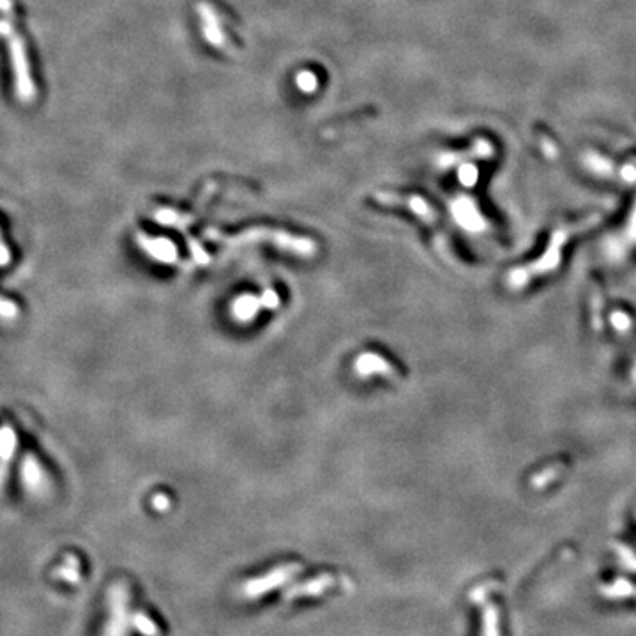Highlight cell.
<instances>
[{
	"label": "cell",
	"mask_w": 636,
	"mask_h": 636,
	"mask_svg": "<svg viewBox=\"0 0 636 636\" xmlns=\"http://www.w3.org/2000/svg\"><path fill=\"white\" fill-rule=\"evenodd\" d=\"M131 625L138 632H142L143 636H159V628L156 625V622L150 617H147L145 613L138 611L131 617Z\"/></svg>",
	"instance_id": "5bb4252c"
},
{
	"label": "cell",
	"mask_w": 636,
	"mask_h": 636,
	"mask_svg": "<svg viewBox=\"0 0 636 636\" xmlns=\"http://www.w3.org/2000/svg\"><path fill=\"white\" fill-rule=\"evenodd\" d=\"M377 200L382 202V204H400L407 205L417 216H421L426 221H432L433 219V209L429 207L428 202L421 197H400V195H391V193H379L377 195Z\"/></svg>",
	"instance_id": "9c48e42d"
},
{
	"label": "cell",
	"mask_w": 636,
	"mask_h": 636,
	"mask_svg": "<svg viewBox=\"0 0 636 636\" xmlns=\"http://www.w3.org/2000/svg\"><path fill=\"white\" fill-rule=\"evenodd\" d=\"M300 569H302V568H300V564L279 565V568H276L274 571H271V573H269V575H265V576H262V578H257V580H251V582H247L246 585H244V589H243L244 596H246V597L262 596V594L267 592V590H272V589H276V587L281 585V583L288 582V580L292 578V576L299 575Z\"/></svg>",
	"instance_id": "5b68a950"
},
{
	"label": "cell",
	"mask_w": 636,
	"mask_h": 636,
	"mask_svg": "<svg viewBox=\"0 0 636 636\" xmlns=\"http://www.w3.org/2000/svg\"><path fill=\"white\" fill-rule=\"evenodd\" d=\"M136 240H138V246L154 260L163 262V264H173L177 260V247L169 239H154L145 233H138Z\"/></svg>",
	"instance_id": "8992f818"
},
{
	"label": "cell",
	"mask_w": 636,
	"mask_h": 636,
	"mask_svg": "<svg viewBox=\"0 0 636 636\" xmlns=\"http://www.w3.org/2000/svg\"><path fill=\"white\" fill-rule=\"evenodd\" d=\"M336 585V578L333 575H320L313 580H307V582L299 583V585L292 587L286 594V599H295V597H313L320 596L326 590L333 589Z\"/></svg>",
	"instance_id": "52a82bcc"
},
{
	"label": "cell",
	"mask_w": 636,
	"mask_h": 636,
	"mask_svg": "<svg viewBox=\"0 0 636 636\" xmlns=\"http://www.w3.org/2000/svg\"><path fill=\"white\" fill-rule=\"evenodd\" d=\"M355 369L361 377H369V375H386L391 377L394 375V368L380 355L372 354V352H366V354L359 355V359L355 361Z\"/></svg>",
	"instance_id": "30bf717a"
},
{
	"label": "cell",
	"mask_w": 636,
	"mask_h": 636,
	"mask_svg": "<svg viewBox=\"0 0 636 636\" xmlns=\"http://www.w3.org/2000/svg\"><path fill=\"white\" fill-rule=\"evenodd\" d=\"M260 306H262L260 297L243 295L232 304V313L237 320H240V322H250V320H253V318L257 317Z\"/></svg>",
	"instance_id": "7c38bea8"
},
{
	"label": "cell",
	"mask_w": 636,
	"mask_h": 636,
	"mask_svg": "<svg viewBox=\"0 0 636 636\" xmlns=\"http://www.w3.org/2000/svg\"><path fill=\"white\" fill-rule=\"evenodd\" d=\"M262 300V306L269 307V310H274V307L279 306V297L274 290H265L264 295L260 297Z\"/></svg>",
	"instance_id": "e0dca14e"
},
{
	"label": "cell",
	"mask_w": 636,
	"mask_h": 636,
	"mask_svg": "<svg viewBox=\"0 0 636 636\" xmlns=\"http://www.w3.org/2000/svg\"><path fill=\"white\" fill-rule=\"evenodd\" d=\"M9 262H11V251H9L8 244L4 243V239L0 236V267H6Z\"/></svg>",
	"instance_id": "d6986e66"
},
{
	"label": "cell",
	"mask_w": 636,
	"mask_h": 636,
	"mask_svg": "<svg viewBox=\"0 0 636 636\" xmlns=\"http://www.w3.org/2000/svg\"><path fill=\"white\" fill-rule=\"evenodd\" d=\"M82 575V568H80V561L75 555H68L64 558V562L61 564V568L57 569V576L61 580L68 583H76Z\"/></svg>",
	"instance_id": "4fadbf2b"
},
{
	"label": "cell",
	"mask_w": 636,
	"mask_h": 636,
	"mask_svg": "<svg viewBox=\"0 0 636 636\" xmlns=\"http://www.w3.org/2000/svg\"><path fill=\"white\" fill-rule=\"evenodd\" d=\"M198 9H200V13H202V20H204L205 37L211 41V44H216V47H225V36H223V32L219 30V27H218V16H216L214 9H212L209 4H205V2H202V4L198 6Z\"/></svg>",
	"instance_id": "8fae6325"
},
{
	"label": "cell",
	"mask_w": 636,
	"mask_h": 636,
	"mask_svg": "<svg viewBox=\"0 0 636 636\" xmlns=\"http://www.w3.org/2000/svg\"><path fill=\"white\" fill-rule=\"evenodd\" d=\"M20 477H22V484L25 491L32 497L43 499L51 494L50 475L34 454H27L23 458L22 467H20Z\"/></svg>",
	"instance_id": "277c9868"
},
{
	"label": "cell",
	"mask_w": 636,
	"mask_h": 636,
	"mask_svg": "<svg viewBox=\"0 0 636 636\" xmlns=\"http://www.w3.org/2000/svg\"><path fill=\"white\" fill-rule=\"evenodd\" d=\"M0 36H4L9 44V55H11L13 73L16 80V94L22 101H32L36 96V87H34L32 76H30L29 59H27L25 44L22 37L16 34L11 20L2 18L0 20Z\"/></svg>",
	"instance_id": "7a4b0ae2"
},
{
	"label": "cell",
	"mask_w": 636,
	"mask_h": 636,
	"mask_svg": "<svg viewBox=\"0 0 636 636\" xmlns=\"http://www.w3.org/2000/svg\"><path fill=\"white\" fill-rule=\"evenodd\" d=\"M16 446H18V439H16L15 429L11 426H2L0 428V487L4 484L9 461L15 456Z\"/></svg>",
	"instance_id": "ba28073f"
},
{
	"label": "cell",
	"mask_w": 636,
	"mask_h": 636,
	"mask_svg": "<svg viewBox=\"0 0 636 636\" xmlns=\"http://www.w3.org/2000/svg\"><path fill=\"white\" fill-rule=\"evenodd\" d=\"M295 82L297 85H299V89L304 90V92H313V90L317 89V76L310 71L299 73Z\"/></svg>",
	"instance_id": "2e32d148"
},
{
	"label": "cell",
	"mask_w": 636,
	"mask_h": 636,
	"mask_svg": "<svg viewBox=\"0 0 636 636\" xmlns=\"http://www.w3.org/2000/svg\"><path fill=\"white\" fill-rule=\"evenodd\" d=\"M18 317L20 310L18 306H16V302L6 299L4 295H0V320H4V322H15Z\"/></svg>",
	"instance_id": "9a60e30c"
},
{
	"label": "cell",
	"mask_w": 636,
	"mask_h": 636,
	"mask_svg": "<svg viewBox=\"0 0 636 636\" xmlns=\"http://www.w3.org/2000/svg\"><path fill=\"white\" fill-rule=\"evenodd\" d=\"M611 322L615 324V327H617L618 331H625V329H629V318H628V314H624V313H613L611 314Z\"/></svg>",
	"instance_id": "ac0fdd59"
},
{
	"label": "cell",
	"mask_w": 636,
	"mask_h": 636,
	"mask_svg": "<svg viewBox=\"0 0 636 636\" xmlns=\"http://www.w3.org/2000/svg\"><path fill=\"white\" fill-rule=\"evenodd\" d=\"M152 504H154V508L159 509V511H166V509H169V506H170V501L165 497V495L159 494V495H156V497H154Z\"/></svg>",
	"instance_id": "ffe728a7"
},
{
	"label": "cell",
	"mask_w": 636,
	"mask_h": 636,
	"mask_svg": "<svg viewBox=\"0 0 636 636\" xmlns=\"http://www.w3.org/2000/svg\"><path fill=\"white\" fill-rule=\"evenodd\" d=\"M108 608L110 617L104 628V636H126L128 625V608H129V589L124 582H117L108 590Z\"/></svg>",
	"instance_id": "3957f363"
},
{
	"label": "cell",
	"mask_w": 636,
	"mask_h": 636,
	"mask_svg": "<svg viewBox=\"0 0 636 636\" xmlns=\"http://www.w3.org/2000/svg\"><path fill=\"white\" fill-rule=\"evenodd\" d=\"M211 239L218 240V243H255V240H264V243H272L278 247L286 251H292V253L300 255V257H313V253L317 251V244L310 239H304V237H295L290 236L286 232H276V230H250V232H244L240 236L230 237V236H221L216 230H209L205 233Z\"/></svg>",
	"instance_id": "6da1fadb"
}]
</instances>
